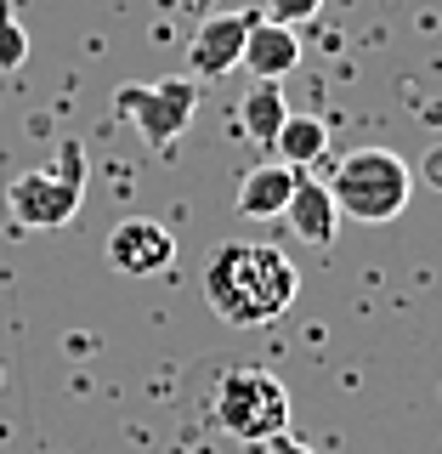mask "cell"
I'll list each match as a JSON object with an SVG mask.
<instances>
[{
  "label": "cell",
  "mask_w": 442,
  "mask_h": 454,
  "mask_svg": "<svg viewBox=\"0 0 442 454\" xmlns=\"http://www.w3.org/2000/svg\"><path fill=\"white\" fill-rule=\"evenodd\" d=\"M301 295V273L278 245H221L205 262V301L233 330H261Z\"/></svg>",
  "instance_id": "cell-1"
},
{
  "label": "cell",
  "mask_w": 442,
  "mask_h": 454,
  "mask_svg": "<svg viewBox=\"0 0 442 454\" xmlns=\"http://www.w3.org/2000/svg\"><path fill=\"white\" fill-rule=\"evenodd\" d=\"M85 205V142L63 137L51 170H23L6 182V216L12 233H51L68 227Z\"/></svg>",
  "instance_id": "cell-2"
},
{
  "label": "cell",
  "mask_w": 442,
  "mask_h": 454,
  "mask_svg": "<svg viewBox=\"0 0 442 454\" xmlns=\"http://www.w3.org/2000/svg\"><path fill=\"white\" fill-rule=\"evenodd\" d=\"M330 199L340 216L352 222H397L408 210V193H415V170L397 160L392 148H352L346 160L330 170Z\"/></svg>",
  "instance_id": "cell-3"
},
{
  "label": "cell",
  "mask_w": 442,
  "mask_h": 454,
  "mask_svg": "<svg viewBox=\"0 0 442 454\" xmlns=\"http://www.w3.org/2000/svg\"><path fill=\"white\" fill-rule=\"evenodd\" d=\"M210 415H216V426L227 437L261 449L267 437L290 432V392H283V380L273 369L233 364V369H221L216 387H210Z\"/></svg>",
  "instance_id": "cell-4"
},
{
  "label": "cell",
  "mask_w": 442,
  "mask_h": 454,
  "mask_svg": "<svg viewBox=\"0 0 442 454\" xmlns=\"http://www.w3.org/2000/svg\"><path fill=\"white\" fill-rule=\"evenodd\" d=\"M113 114L131 120V131L148 148H176V137L193 125L198 114V80L176 74V80H131L113 91Z\"/></svg>",
  "instance_id": "cell-5"
},
{
  "label": "cell",
  "mask_w": 442,
  "mask_h": 454,
  "mask_svg": "<svg viewBox=\"0 0 442 454\" xmlns=\"http://www.w3.org/2000/svg\"><path fill=\"white\" fill-rule=\"evenodd\" d=\"M176 262V233L153 216H125L108 233V267L125 278H159Z\"/></svg>",
  "instance_id": "cell-6"
},
{
  "label": "cell",
  "mask_w": 442,
  "mask_h": 454,
  "mask_svg": "<svg viewBox=\"0 0 442 454\" xmlns=\"http://www.w3.org/2000/svg\"><path fill=\"white\" fill-rule=\"evenodd\" d=\"M250 12H216L193 28L188 46V80H227L244 57V35H250Z\"/></svg>",
  "instance_id": "cell-7"
},
{
  "label": "cell",
  "mask_w": 442,
  "mask_h": 454,
  "mask_svg": "<svg viewBox=\"0 0 442 454\" xmlns=\"http://www.w3.org/2000/svg\"><path fill=\"white\" fill-rule=\"evenodd\" d=\"M238 68H250V80H283L301 68V28H283V23H267L255 18L250 35H244V57H238Z\"/></svg>",
  "instance_id": "cell-8"
},
{
  "label": "cell",
  "mask_w": 442,
  "mask_h": 454,
  "mask_svg": "<svg viewBox=\"0 0 442 454\" xmlns=\"http://www.w3.org/2000/svg\"><path fill=\"white\" fill-rule=\"evenodd\" d=\"M283 216H290L295 227V239H306V245H335V233H340V210H335V199L323 182H312L306 170H301V182H295V193H290V205H283Z\"/></svg>",
  "instance_id": "cell-9"
},
{
  "label": "cell",
  "mask_w": 442,
  "mask_h": 454,
  "mask_svg": "<svg viewBox=\"0 0 442 454\" xmlns=\"http://www.w3.org/2000/svg\"><path fill=\"white\" fill-rule=\"evenodd\" d=\"M295 182H301V170H290V165H278V160L255 165L250 176L238 182V216H244V222H273V216H283Z\"/></svg>",
  "instance_id": "cell-10"
},
{
  "label": "cell",
  "mask_w": 442,
  "mask_h": 454,
  "mask_svg": "<svg viewBox=\"0 0 442 454\" xmlns=\"http://www.w3.org/2000/svg\"><path fill=\"white\" fill-rule=\"evenodd\" d=\"M233 120H238V131H244V137L255 142V148H273L278 125L290 120V103H283V91H278L273 80H250V91L238 97Z\"/></svg>",
  "instance_id": "cell-11"
},
{
  "label": "cell",
  "mask_w": 442,
  "mask_h": 454,
  "mask_svg": "<svg viewBox=\"0 0 442 454\" xmlns=\"http://www.w3.org/2000/svg\"><path fill=\"white\" fill-rule=\"evenodd\" d=\"M273 153H278V165H290V170L318 165L323 153H330V125H323L318 114H290L273 137Z\"/></svg>",
  "instance_id": "cell-12"
},
{
  "label": "cell",
  "mask_w": 442,
  "mask_h": 454,
  "mask_svg": "<svg viewBox=\"0 0 442 454\" xmlns=\"http://www.w3.org/2000/svg\"><path fill=\"white\" fill-rule=\"evenodd\" d=\"M28 63V28L12 12V0H0V68H23Z\"/></svg>",
  "instance_id": "cell-13"
},
{
  "label": "cell",
  "mask_w": 442,
  "mask_h": 454,
  "mask_svg": "<svg viewBox=\"0 0 442 454\" xmlns=\"http://www.w3.org/2000/svg\"><path fill=\"white\" fill-rule=\"evenodd\" d=\"M323 12V0H267L261 6V18L267 23H283V28H301V23H312Z\"/></svg>",
  "instance_id": "cell-14"
},
{
  "label": "cell",
  "mask_w": 442,
  "mask_h": 454,
  "mask_svg": "<svg viewBox=\"0 0 442 454\" xmlns=\"http://www.w3.org/2000/svg\"><path fill=\"white\" fill-rule=\"evenodd\" d=\"M420 182L431 193H442V142H431V148H425V160H420Z\"/></svg>",
  "instance_id": "cell-15"
},
{
  "label": "cell",
  "mask_w": 442,
  "mask_h": 454,
  "mask_svg": "<svg viewBox=\"0 0 442 454\" xmlns=\"http://www.w3.org/2000/svg\"><path fill=\"white\" fill-rule=\"evenodd\" d=\"M267 454H318V449H312V443H301V437H290V432H278V437H267V443H261Z\"/></svg>",
  "instance_id": "cell-16"
}]
</instances>
